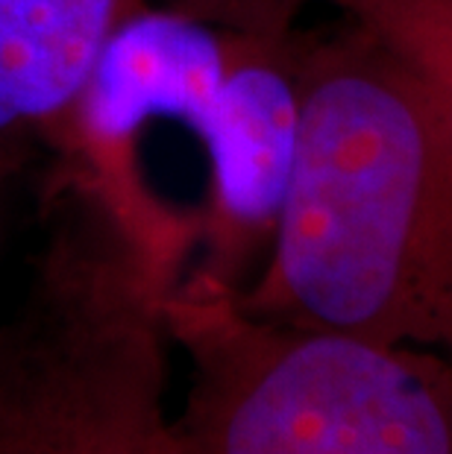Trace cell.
I'll use <instances>...</instances> for the list:
<instances>
[{
    "instance_id": "1",
    "label": "cell",
    "mask_w": 452,
    "mask_h": 454,
    "mask_svg": "<svg viewBox=\"0 0 452 454\" xmlns=\"http://www.w3.org/2000/svg\"><path fill=\"white\" fill-rule=\"evenodd\" d=\"M294 129L265 261L235 287L276 323L452 366V132L361 27L294 35Z\"/></svg>"
},
{
    "instance_id": "2",
    "label": "cell",
    "mask_w": 452,
    "mask_h": 454,
    "mask_svg": "<svg viewBox=\"0 0 452 454\" xmlns=\"http://www.w3.org/2000/svg\"><path fill=\"white\" fill-rule=\"evenodd\" d=\"M188 273L56 159L24 291L0 320V454H182L168 299Z\"/></svg>"
},
{
    "instance_id": "3",
    "label": "cell",
    "mask_w": 452,
    "mask_h": 454,
    "mask_svg": "<svg viewBox=\"0 0 452 454\" xmlns=\"http://www.w3.org/2000/svg\"><path fill=\"white\" fill-rule=\"evenodd\" d=\"M188 384L182 454H452V366L438 355L258 317L191 270L168 299Z\"/></svg>"
},
{
    "instance_id": "4",
    "label": "cell",
    "mask_w": 452,
    "mask_h": 454,
    "mask_svg": "<svg viewBox=\"0 0 452 454\" xmlns=\"http://www.w3.org/2000/svg\"><path fill=\"white\" fill-rule=\"evenodd\" d=\"M141 0H0V176L59 153L94 67Z\"/></svg>"
},
{
    "instance_id": "5",
    "label": "cell",
    "mask_w": 452,
    "mask_h": 454,
    "mask_svg": "<svg viewBox=\"0 0 452 454\" xmlns=\"http://www.w3.org/2000/svg\"><path fill=\"white\" fill-rule=\"evenodd\" d=\"M411 74L452 132V0H323Z\"/></svg>"
},
{
    "instance_id": "6",
    "label": "cell",
    "mask_w": 452,
    "mask_h": 454,
    "mask_svg": "<svg viewBox=\"0 0 452 454\" xmlns=\"http://www.w3.org/2000/svg\"><path fill=\"white\" fill-rule=\"evenodd\" d=\"M206 21L250 33H291L294 15L305 0H153Z\"/></svg>"
},
{
    "instance_id": "7",
    "label": "cell",
    "mask_w": 452,
    "mask_h": 454,
    "mask_svg": "<svg viewBox=\"0 0 452 454\" xmlns=\"http://www.w3.org/2000/svg\"><path fill=\"white\" fill-rule=\"evenodd\" d=\"M6 188H9V179L0 176V206H4V194H6Z\"/></svg>"
}]
</instances>
